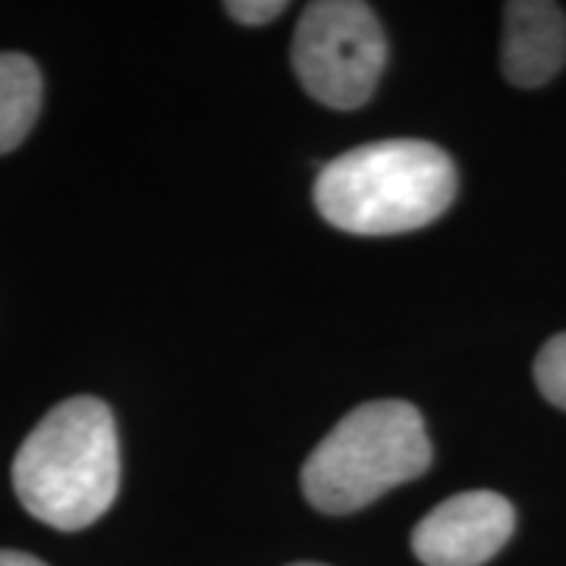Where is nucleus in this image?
<instances>
[{
  "label": "nucleus",
  "instance_id": "6e6552de",
  "mask_svg": "<svg viewBox=\"0 0 566 566\" xmlns=\"http://www.w3.org/2000/svg\"><path fill=\"white\" fill-rule=\"evenodd\" d=\"M535 385L547 403L566 409V334L551 337L535 359Z\"/></svg>",
  "mask_w": 566,
  "mask_h": 566
},
{
  "label": "nucleus",
  "instance_id": "9d476101",
  "mask_svg": "<svg viewBox=\"0 0 566 566\" xmlns=\"http://www.w3.org/2000/svg\"><path fill=\"white\" fill-rule=\"evenodd\" d=\"M0 566H48V564H41L39 557L22 554V551H0Z\"/></svg>",
  "mask_w": 566,
  "mask_h": 566
},
{
  "label": "nucleus",
  "instance_id": "20e7f679",
  "mask_svg": "<svg viewBox=\"0 0 566 566\" xmlns=\"http://www.w3.org/2000/svg\"><path fill=\"white\" fill-rule=\"evenodd\" d=\"M385 63V32L368 3L315 0L305 7L293 39V73L315 102L334 111L363 107Z\"/></svg>",
  "mask_w": 566,
  "mask_h": 566
},
{
  "label": "nucleus",
  "instance_id": "39448f33",
  "mask_svg": "<svg viewBox=\"0 0 566 566\" xmlns=\"http://www.w3.org/2000/svg\"><path fill=\"white\" fill-rule=\"evenodd\" d=\"M516 528V510L497 491H463L438 504L412 532L424 566H482Z\"/></svg>",
  "mask_w": 566,
  "mask_h": 566
},
{
  "label": "nucleus",
  "instance_id": "423d86ee",
  "mask_svg": "<svg viewBox=\"0 0 566 566\" xmlns=\"http://www.w3.org/2000/svg\"><path fill=\"white\" fill-rule=\"evenodd\" d=\"M566 63V17L547 0H513L504 7V76L520 88L551 82Z\"/></svg>",
  "mask_w": 566,
  "mask_h": 566
},
{
  "label": "nucleus",
  "instance_id": "f257e3e1",
  "mask_svg": "<svg viewBox=\"0 0 566 566\" xmlns=\"http://www.w3.org/2000/svg\"><path fill=\"white\" fill-rule=\"evenodd\" d=\"M13 488L44 526L80 532L102 520L120 488V441L111 406L98 397L54 406L17 450Z\"/></svg>",
  "mask_w": 566,
  "mask_h": 566
},
{
  "label": "nucleus",
  "instance_id": "1a4fd4ad",
  "mask_svg": "<svg viewBox=\"0 0 566 566\" xmlns=\"http://www.w3.org/2000/svg\"><path fill=\"white\" fill-rule=\"evenodd\" d=\"M223 10L243 25H264V22L277 20L286 10V3L283 0H230L223 3Z\"/></svg>",
  "mask_w": 566,
  "mask_h": 566
},
{
  "label": "nucleus",
  "instance_id": "0eeeda50",
  "mask_svg": "<svg viewBox=\"0 0 566 566\" xmlns=\"http://www.w3.org/2000/svg\"><path fill=\"white\" fill-rule=\"evenodd\" d=\"M41 111V73L25 54H0V155L20 148Z\"/></svg>",
  "mask_w": 566,
  "mask_h": 566
},
{
  "label": "nucleus",
  "instance_id": "f03ea898",
  "mask_svg": "<svg viewBox=\"0 0 566 566\" xmlns=\"http://www.w3.org/2000/svg\"><path fill=\"white\" fill-rule=\"evenodd\" d=\"M457 199V167L422 139L359 145L327 161L315 205L327 223L356 237H394L438 221Z\"/></svg>",
  "mask_w": 566,
  "mask_h": 566
},
{
  "label": "nucleus",
  "instance_id": "9b49d317",
  "mask_svg": "<svg viewBox=\"0 0 566 566\" xmlns=\"http://www.w3.org/2000/svg\"><path fill=\"white\" fill-rule=\"evenodd\" d=\"M290 566H324V564H290Z\"/></svg>",
  "mask_w": 566,
  "mask_h": 566
},
{
  "label": "nucleus",
  "instance_id": "7ed1b4c3",
  "mask_svg": "<svg viewBox=\"0 0 566 566\" xmlns=\"http://www.w3.org/2000/svg\"><path fill=\"white\" fill-rule=\"evenodd\" d=\"M422 412L406 400H375L346 412L303 465V491L322 513H353L428 472Z\"/></svg>",
  "mask_w": 566,
  "mask_h": 566
}]
</instances>
